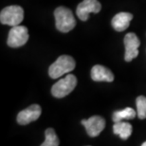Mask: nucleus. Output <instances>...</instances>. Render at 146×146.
<instances>
[{
    "label": "nucleus",
    "instance_id": "nucleus-5",
    "mask_svg": "<svg viewBox=\"0 0 146 146\" xmlns=\"http://www.w3.org/2000/svg\"><path fill=\"white\" fill-rule=\"evenodd\" d=\"M29 40L28 29L24 26H14L11 27L9 33L7 44L11 48H19L24 46Z\"/></svg>",
    "mask_w": 146,
    "mask_h": 146
},
{
    "label": "nucleus",
    "instance_id": "nucleus-7",
    "mask_svg": "<svg viewBox=\"0 0 146 146\" xmlns=\"http://www.w3.org/2000/svg\"><path fill=\"white\" fill-rule=\"evenodd\" d=\"M125 55L124 59L126 62H131L139 55V46H141V41L135 33H129L124 37Z\"/></svg>",
    "mask_w": 146,
    "mask_h": 146
},
{
    "label": "nucleus",
    "instance_id": "nucleus-13",
    "mask_svg": "<svg viewBox=\"0 0 146 146\" xmlns=\"http://www.w3.org/2000/svg\"><path fill=\"white\" fill-rule=\"evenodd\" d=\"M138 115V113L131 107H126V108L119 110L114 112L112 116V119L114 122L121 121L122 119H132Z\"/></svg>",
    "mask_w": 146,
    "mask_h": 146
},
{
    "label": "nucleus",
    "instance_id": "nucleus-6",
    "mask_svg": "<svg viewBox=\"0 0 146 146\" xmlns=\"http://www.w3.org/2000/svg\"><path fill=\"white\" fill-rule=\"evenodd\" d=\"M102 5L98 0H84L77 6L76 13L82 21H86L89 18V13H98L101 11Z\"/></svg>",
    "mask_w": 146,
    "mask_h": 146
},
{
    "label": "nucleus",
    "instance_id": "nucleus-14",
    "mask_svg": "<svg viewBox=\"0 0 146 146\" xmlns=\"http://www.w3.org/2000/svg\"><path fill=\"white\" fill-rule=\"evenodd\" d=\"M45 141L41 145L42 146H58L59 145V139L52 128H48L45 131Z\"/></svg>",
    "mask_w": 146,
    "mask_h": 146
},
{
    "label": "nucleus",
    "instance_id": "nucleus-15",
    "mask_svg": "<svg viewBox=\"0 0 146 146\" xmlns=\"http://www.w3.org/2000/svg\"><path fill=\"white\" fill-rule=\"evenodd\" d=\"M136 106L139 118L141 119H146V97H144V96H139L136 99Z\"/></svg>",
    "mask_w": 146,
    "mask_h": 146
},
{
    "label": "nucleus",
    "instance_id": "nucleus-2",
    "mask_svg": "<svg viewBox=\"0 0 146 146\" xmlns=\"http://www.w3.org/2000/svg\"><path fill=\"white\" fill-rule=\"evenodd\" d=\"M76 63L74 59L68 55L60 56L48 68L49 77L52 79L60 78L61 76L71 72L75 68Z\"/></svg>",
    "mask_w": 146,
    "mask_h": 146
},
{
    "label": "nucleus",
    "instance_id": "nucleus-16",
    "mask_svg": "<svg viewBox=\"0 0 146 146\" xmlns=\"http://www.w3.org/2000/svg\"><path fill=\"white\" fill-rule=\"evenodd\" d=\"M142 146H146V141H145V142H143V143H142Z\"/></svg>",
    "mask_w": 146,
    "mask_h": 146
},
{
    "label": "nucleus",
    "instance_id": "nucleus-8",
    "mask_svg": "<svg viewBox=\"0 0 146 146\" xmlns=\"http://www.w3.org/2000/svg\"><path fill=\"white\" fill-rule=\"evenodd\" d=\"M81 123L90 137H98L106 127V119L100 116H93L88 119H83Z\"/></svg>",
    "mask_w": 146,
    "mask_h": 146
},
{
    "label": "nucleus",
    "instance_id": "nucleus-12",
    "mask_svg": "<svg viewBox=\"0 0 146 146\" xmlns=\"http://www.w3.org/2000/svg\"><path fill=\"white\" fill-rule=\"evenodd\" d=\"M133 131L132 125L125 121L115 122L113 125V132L115 135H119L122 139H127L131 136Z\"/></svg>",
    "mask_w": 146,
    "mask_h": 146
},
{
    "label": "nucleus",
    "instance_id": "nucleus-9",
    "mask_svg": "<svg viewBox=\"0 0 146 146\" xmlns=\"http://www.w3.org/2000/svg\"><path fill=\"white\" fill-rule=\"evenodd\" d=\"M42 109L38 104H31L30 107L20 111L17 115V122L21 125L29 124L33 121H35L39 118Z\"/></svg>",
    "mask_w": 146,
    "mask_h": 146
},
{
    "label": "nucleus",
    "instance_id": "nucleus-4",
    "mask_svg": "<svg viewBox=\"0 0 146 146\" xmlns=\"http://www.w3.org/2000/svg\"><path fill=\"white\" fill-rule=\"evenodd\" d=\"M77 84V78L73 74H68L51 87V94L55 98H64L71 93Z\"/></svg>",
    "mask_w": 146,
    "mask_h": 146
},
{
    "label": "nucleus",
    "instance_id": "nucleus-11",
    "mask_svg": "<svg viewBox=\"0 0 146 146\" xmlns=\"http://www.w3.org/2000/svg\"><path fill=\"white\" fill-rule=\"evenodd\" d=\"M133 19L132 13H119L112 18L111 24L114 30L117 31H123L129 27L131 20Z\"/></svg>",
    "mask_w": 146,
    "mask_h": 146
},
{
    "label": "nucleus",
    "instance_id": "nucleus-1",
    "mask_svg": "<svg viewBox=\"0 0 146 146\" xmlns=\"http://www.w3.org/2000/svg\"><path fill=\"white\" fill-rule=\"evenodd\" d=\"M55 26L61 33H68L72 31L76 26V20L72 11L68 8L58 7L54 11Z\"/></svg>",
    "mask_w": 146,
    "mask_h": 146
},
{
    "label": "nucleus",
    "instance_id": "nucleus-3",
    "mask_svg": "<svg viewBox=\"0 0 146 146\" xmlns=\"http://www.w3.org/2000/svg\"><path fill=\"white\" fill-rule=\"evenodd\" d=\"M24 19V10L20 6H8L1 11L0 22L3 25H9L11 27L20 25Z\"/></svg>",
    "mask_w": 146,
    "mask_h": 146
},
{
    "label": "nucleus",
    "instance_id": "nucleus-10",
    "mask_svg": "<svg viewBox=\"0 0 146 146\" xmlns=\"http://www.w3.org/2000/svg\"><path fill=\"white\" fill-rule=\"evenodd\" d=\"M91 78L95 82H108L114 80V75L110 69L101 65H96L91 69Z\"/></svg>",
    "mask_w": 146,
    "mask_h": 146
}]
</instances>
